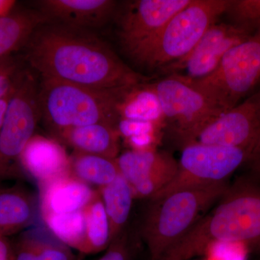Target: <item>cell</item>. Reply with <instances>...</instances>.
<instances>
[{
    "mask_svg": "<svg viewBox=\"0 0 260 260\" xmlns=\"http://www.w3.org/2000/svg\"><path fill=\"white\" fill-rule=\"evenodd\" d=\"M126 229L95 260H133L136 252L138 240Z\"/></svg>",
    "mask_w": 260,
    "mask_h": 260,
    "instance_id": "cell-29",
    "label": "cell"
},
{
    "mask_svg": "<svg viewBox=\"0 0 260 260\" xmlns=\"http://www.w3.org/2000/svg\"><path fill=\"white\" fill-rule=\"evenodd\" d=\"M253 32L237 24L214 23L185 56L164 69L188 80L204 78L216 70L228 51Z\"/></svg>",
    "mask_w": 260,
    "mask_h": 260,
    "instance_id": "cell-10",
    "label": "cell"
},
{
    "mask_svg": "<svg viewBox=\"0 0 260 260\" xmlns=\"http://www.w3.org/2000/svg\"><path fill=\"white\" fill-rule=\"evenodd\" d=\"M114 107L118 120L150 122L160 126L164 124L161 107L151 82L118 89Z\"/></svg>",
    "mask_w": 260,
    "mask_h": 260,
    "instance_id": "cell-18",
    "label": "cell"
},
{
    "mask_svg": "<svg viewBox=\"0 0 260 260\" xmlns=\"http://www.w3.org/2000/svg\"><path fill=\"white\" fill-rule=\"evenodd\" d=\"M232 0H191L155 36L127 55L148 69L165 68L185 56L220 15L227 13Z\"/></svg>",
    "mask_w": 260,
    "mask_h": 260,
    "instance_id": "cell-4",
    "label": "cell"
},
{
    "mask_svg": "<svg viewBox=\"0 0 260 260\" xmlns=\"http://www.w3.org/2000/svg\"><path fill=\"white\" fill-rule=\"evenodd\" d=\"M191 0H137L127 3L119 20L117 35L126 53L155 36Z\"/></svg>",
    "mask_w": 260,
    "mask_h": 260,
    "instance_id": "cell-13",
    "label": "cell"
},
{
    "mask_svg": "<svg viewBox=\"0 0 260 260\" xmlns=\"http://www.w3.org/2000/svg\"><path fill=\"white\" fill-rule=\"evenodd\" d=\"M227 13L234 24L252 31L260 28V0H232Z\"/></svg>",
    "mask_w": 260,
    "mask_h": 260,
    "instance_id": "cell-27",
    "label": "cell"
},
{
    "mask_svg": "<svg viewBox=\"0 0 260 260\" xmlns=\"http://www.w3.org/2000/svg\"><path fill=\"white\" fill-rule=\"evenodd\" d=\"M153 83L164 124L171 128L181 148L194 143L201 130L223 112L179 75L171 74Z\"/></svg>",
    "mask_w": 260,
    "mask_h": 260,
    "instance_id": "cell-8",
    "label": "cell"
},
{
    "mask_svg": "<svg viewBox=\"0 0 260 260\" xmlns=\"http://www.w3.org/2000/svg\"><path fill=\"white\" fill-rule=\"evenodd\" d=\"M22 170L28 173L39 186L70 175V155L60 142L34 135L20 159Z\"/></svg>",
    "mask_w": 260,
    "mask_h": 260,
    "instance_id": "cell-15",
    "label": "cell"
},
{
    "mask_svg": "<svg viewBox=\"0 0 260 260\" xmlns=\"http://www.w3.org/2000/svg\"><path fill=\"white\" fill-rule=\"evenodd\" d=\"M85 220L83 254L102 252L112 244L110 223L100 194L97 190L93 199L83 209Z\"/></svg>",
    "mask_w": 260,
    "mask_h": 260,
    "instance_id": "cell-24",
    "label": "cell"
},
{
    "mask_svg": "<svg viewBox=\"0 0 260 260\" xmlns=\"http://www.w3.org/2000/svg\"><path fill=\"white\" fill-rule=\"evenodd\" d=\"M41 118L39 83L25 70L10 98L0 129V181L21 174L20 159Z\"/></svg>",
    "mask_w": 260,
    "mask_h": 260,
    "instance_id": "cell-7",
    "label": "cell"
},
{
    "mask_svg": "<svg viewBox=\"0 0 260 260\" xmlns=\"http://www.w3.org/2000/svg\"><path fill=\"white\" fill-rule=\"evenodd\" d=\"M260 135V89L205 126L194 142L252 152Z\"/></svg>",
    "mask_w": 260,
    "mask_h": 260,
    "instance_id": "cell-11",
    "label": "cell"
},
{
    "mask_svg": "<svg viewBox=\"0 0 260 260\" xmlns=\"http://www.w3.org/2000/svg\"><path fill=\"white\" fill-rule=\"evenodd\" d=\"M215 242L242 244L260 250V186L249 181L229 187L162 260H189Z\"/></svg>",
    "mask_w": 260,
    "mask_h": 260,
    "instance_id": "cell-2",
    "label": "cell"
},
{
    "mask_svg": "<svg viewBox=\"0 0 260 260\" xmlns=\"http://www.w3.org/2000/svg\"><path fill=\"white\" fill-rule=\"evenodd\" d=\"M119 174L116 159L75 151L70 155V175L96 190L115 180Z\"/></svg>",
    "mask_w": 260,
    "mask_h": 260,
    "instance_id": "cell-22",
    "label": "cell"
},
{
    "mask_svg": "<svg viewBox=\"0 0 260 260\" xmlns=\"http://www.w3.org/2000/svg\"><path fill=\"white\" fill-rule=\"evenodd\" d=\"M41 214H65L83 210L97 190L71 175L39 186Z\"/></svg>",
    "mask_w": 260,
    "mask_h": 260,
    "instance_id": "cell-16",
    "label": "cell"
},
{
    "mask_svg": "<svg viewBox=\"0 0 260 260\" xmlns=\"http://www.w3.org/2000/svg\"><path fill=\"white\" fill-rule=\"evenodd\" d=\"M25 59L41 76L101 90L150 81L88 30L46 22L34 32Z\"/></svg>",
    "mask_w": 260,
    "mask_h": 260,
    "instance_id": "cell-1",
    "label": "cell"
},
{
    "mask_svg": "<svg viewBox=\"0 0 260 260\" xmlns=\"http://www.w3.org/2000/svg\"><path fill=\"white\" fill-rule=\"evenodd\" d=\"M0 260H13V247L3 236H0Z\"/></svg>",
    "mask_w": 260,
    "mask_h": 260,
    "instance_id": "cell-31",
    "label": "cell"
},
{
    "mask_svg": "<svg viewBox=\"0 0 260 260\" xmlns=\"http://www.w3.org/2000/svg\"><path fill=\"white\" fill-rule=\"evenodd\" d=\"M41 78V118L53 134L99 123L116 126L118 118L114 107L116 92L119 88L95 90L46 77Z\"/></svg>",
    "mask_w": 260,
    "mask_h": 260,
    "instance_id": "cell-5",
    "label": "cell"
},
{
    "mask_svg": "<svg viewBox=\"0 0 260 260\" xmlns=\"http://www.w3.org/2000/svg\"><path fill=\"white\" fill-rule=\"evenodd\" d=\"M25 70L15 56L0 59V100L14 93Z\"/></svg>",
    "mask_w": 260,
    "mask_h": 260,
    "instance_id": "cell-28",
    "label": "cell"
},
{
    "mask_svg": "<svg viewBox=\"0 0 260 260\" xmlns=\"http://www.w3.org/2000/svg\"><path fill=\"white\" fill-rule=\"evenodd\" d=\"M97 190L109 218L113 242L127 229L134 194L129 183L120 174L115 180Z\"/></svg>",
    "mask_w": 260,
    "mask_h": 260,
    "instance_id": "cell-21",
    "label": "cell"
},
{
    "mask_svg": "<svg viewBox=\"0 0 260 260\" xmlns=\"http://www.w3.org/2000/svg\"><path fill=\"white\" fill-rule=\"evenodd\" d=\"M226 182L173 191L149 200L139 229L149 260H162L227 190Z\"/></svg>",
    "mask_w": 260,
    "mask_h": 260,
    "instance_id": "cell-3",
    "label": "cell"
},
{
    "mask_svg": "<svg viewBox=\"0 0 260 260\" xmlns=\"http://www.w3.org/2000/svg\"><path fill=\"white\" fill-rule=\"evenodd\" d=\"M254 174L260 177V135L248 161Z\"/></svg>",
    "mask_w": 260,
    "mask_h": 260,
    "instance_id": "cell-30",
    "label": "cell"
},
{
    "mask_svg": "<svg viewBox=\"0 0 260 260\" xmlns=\"http://www.w3.org/2000/svg\"><path fill=\"white\" fill-rule=\"evenodd\" d=\"M43 221L49 232L59 242L83 254L85 220L83 210L71 213L44 214Z\"/></svg>",
    "mask_w": 260,
    "mask_h": 260,
    "instance_id": "cell-25",
    "label": "cell"
},
{
    "mask_svg": "<svg viewBox=\"0 0 260 260\" xmlns=\"http://www.w3.org/2000/svg\"><path fill=\"white\" fill-rule=\"evenodd\" d=\"M162 126L150 122H142L119 119L116 129L120 138L129 145L130 150L154 149L159 129Z\"/></svg>",
    "mask_w": 260,
    "mask_h": 260,
    "instance_id": "cell-26",
    "label": "cell"
},
{
    "mask_svg": "<svg viewBox=\"0 0 260 260\" xmlns=\"http://www.w3.org/2000/svg\"><path fill=\"white\" fill-rule=\"evenodd\" d=\"M13 260H80L57 239L28 233L13 247Z\"/></svg>",
    "mask_w": 260,
    "mask_h": 260,
    "instance_id": "cell-23",
    "label": "cell"
},
{
    "mask_svg": "<svg viewBox=\"0 0 260 260\" xmlns=\"http://www.w3.org/2000/svg\"><path fill=\"white\" fill-rule=\"evenodd\" d=\"M183 78L222 112L236 107L260 80V28L228 51L208 76L199 80Z\"/></svg>",
    "mask_w": 260,
    "mask_h": 260,
    "instance_id": "cell-6",
    "label": "cell"
},
{
    "mask_svg": "<svg viewBox=\"0 0 260 260\" xmlns=\"http://www.w3.org/2000/svg\"><path fill=\"white\" fill-rule=\"evenodd\" d=\"M116 160L135 199H152L170 184L178 172V161L172 154L155 149H129Z\"/></svg>",
    "mask_w": 260,
    "mask_h": 260,
    "instance_id": "cell-12",
    "label": "cell"
},
{
    "mask_svg": "<svg viewBox=\"0 0 260 260\" xmlns=\"http://www.w3.org/2000/svg\"><path fill=\"white\" fill-rule=\"evenodd\" d=\"M75 152L116 159L120 154V135L116 126L99 123L71 128L54 135Z\"/></svg>",
    "mask_w": 260,
    "mask_h": 260,
    "instance_id": "cell-17",
    "label": "cell"
},
{
    "mask_svg": "<svg viewBox=\"0 0 260 260\" xmlns=\"http://www.w3.org/2000/svg\"><path fill=\"white\" fill-rule=\"evenodd\" d=\"M250 155V151L242 148L198 142L186 145L181 148L177 175L153 198L187 188L226 182L233 173L248 161Z\"/></svg>",
    "mask_w": 260,
    "mask_h": 260,
    "instance_id": "cell-9",
    "label": "cell"
},
{
    "mask_svg": "<svg viewBox=\"0 0 260 260\" xmlns=\"http://www.w3.org/2000/svg\"><path fill=\"white\" fill-rule=\"evenodd\" d=\"M12 95L0 100V129H1L2 126H3L5 113H6L7 109H8V103L10 102Z\"/></svg>",
    "mask_w": 260,
    "mask_h": 260,
    "instance_id": "cell-33",
    "label": "cell"
},
{
    "mask_svg": "<svg viewBox=\"0 0 260 260\" xmlns=\"http://www.w3.org/2000/svg\"><path fill=\"white\" fill-rule=\"evenodd\" d=\"M39 11L48 20L80 29L97 28L115 14L117 3L113 0H42Z\"/></svg>",
    "mask_w": 260,
    "mask_h": 260,
    "instance_id": "cell-14",
    "label": "cell"
},
{
    "mask_svg": "<svg viewBox=\"0 0 260 260\" xmlns=\"http://www.w3.org/2000/svg\"><path fill=\"white\" fill-rule=\"evenodd\" d=\"M15 5V2L12 0H0V16L11 11Z\"/></svg>",
    "mask_w": 260,
    "mask_h": 260,
    "instance_id": "cell-32",
    "label": "cell"
},
{
    "mask_svg": "<svg viewBox=\"0 0 260 260\" xmlns=\"http://www.w3.org/2000/svg\"><path fill=\"white\" fill-rule=\"evenodd\" d=\"M48 22L39 10H12L0 16V59L25 47L34 32Z\"/></svg>",
    "mask_w": 260,
    "mask_h": 260,
    "instance_id": "cell-19",
    "label": "cell"
},
{
    "mask_svg": "<svg viewBox=\"0 0 260 260\" xmlns=\"http://www.w3.org/2000/svg\"><path fill=\"white\" fill-rule=\"evenodd\" d=\"M36 215V202L18 186L0 188V236L6 237L28 227Z\"/></svg>",
    "mask_w": 260,
    "mask_h": 260,
    "instance_id": "cell-20",
    "label": "cell"
}]
</instances>
